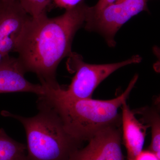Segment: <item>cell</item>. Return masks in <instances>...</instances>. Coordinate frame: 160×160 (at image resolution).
<instances>
[{
	"instance_id": "cell-1",
	"label": "cell",
	"mask_w": 160,
	"mask_h": 160,
	"mask_svg": "<svg viewBox=\"0 0 160 160\" xmlns=\"http://www.w3.org/2000/svg\"><path fill=\"white\" fill-rule=\"evenodd\" d=\"M88 6L84 1L66 9L62 15L49 18L46 12L30 17L21 33L15 52L26 72L37 74L41 82L57 88L59 64L71 51L77 32L85 25Z\"/></svg>"
},
{
	"instance_id": "cell-2",
	"label": "cell",
	"mask_w": 160,
	"mask_h": 160,
	"mask_svg": "<svg viewBox=\"0 0 160 160\" xmlns=\"http://www.w3.org/2000/svg\"><path fill=\"white\" fill-rule=\"evenodd\" d=\"M138 78V75H135L126 90L111 100L68 98L61 93V86L53 88L43 84L45 94L40 96L57 112L69 134L83 142L104 128L122 126V113L118 109L129 98Z\"/></svg>"
},
{
	"instance_id": "cell-3",
	"label": "cell",
	"mask_w": 160,
	"mask_h": 160,
	"mask_svg": "<svg viewBox=\"0 0 160 160\" xmlns=\"http://www.w3.org/2000/svg\"><path fill=\"white\" fill-rule=\"evenodd\" d=\"M38 112L25 117L8 111L6 117L22 123L27 138L28 160H70L83 142L73 138L65 128L57 112L42 97L38 101Z\"/></svg>"
},
{
	"instance_id": "cell-4",
	"label": "cell",
	"mask_w": 160,
	"mask_h": 160,
	"mask_svg": "<svg viewBox=\"0 0 160 160\" xmlns=\"http://www.w3.org/2000/svg\"><path fill=\"white\" fill-rule=\"evenodd\" d=\"M142 60V57L136 55L120 62L95 65L85 62L80 55L72 52L69 56L67 65L69 71L75 74L68 88L62 89L61 86L60 91L68 98H92L96 88L110 74L124 66L139 63Z\"/></svg>"
},
{
	"instance_id": "cell-5",
	"label": "cell",
	"mask_w": 160,
	"mask_h": 160,
	"mask_svg": "<svg viewBox=\"0 0 160 160\" xmlns=\"http://www.w3.org/2000/svg\"><path fill=\"white\" fill-rule=\"evenodd\" d=\"M147 0H116L99 12L86 14L85 28L101 34L110 47L116 45L117 32L132 17L147 10Z\"/></svg>"
},
{
	"instance_id": "cell-6",
	"label": "cell",
	"mask_w": 160,
	"mask_h": 160,
	"mask_svg": "<svg viewBox=\"0 0 160 160\" xmlns=\"http://www.w3.org/2000/svg\"><path fill=\"white\" fill-rule=\"evenodd\" d=\"M88 142L85 148L75 152L70 160H126L121 146V126L101 129Z\"/></svg>"
},
{
	"instance_id": "cell-7",
	"label": "cell",
	"mask_w": 160,
	"mask_h": 160,
	"mask_svg": "<svg viewBox=\"0 0 160 160\" xmlns=\"http://www.w3.org/2000/svg\"><path fill=\"white\" fill-rule=\"evenodd\" d=\"M30 17L18 0H1L0 54L9 52L17 46L20 35Z\"/></svg>"
},
{
	"instance_id": "cell-8",
	"label": "cell",
	"mask_w": 160,
	"mask_h": 160,
	"mask_svg": "<svg viewBox=\"0 0 160 160\" xmlns=\"http://www.w3.org/2000/svg\"><path fill=\"white\" fill-rule=\"evenodd\" d=\"M17 58L8 56L0 59V93L28 92L38 96L45 94L41 84H35L26 79V73Z\"/></svg>"
},
{
	"instance_id": "cell-9",
	"label": "cell",
	"mask_w": 160,
	"mask_h": 160,
	"mask_svg": "<svg viewBox=\"0 0 160 160\" xmlns=\"http://www.w3.org/2000/svg\"><path fill=\"white\" fill-rule=\"evenodd\" d=\"M122 109V139L127 150V160H135L142 151L146 131L149 126L141 123L126 104L123 102Z\"/></svg>"
},
{
	"instance_id": "cell-10",
	"label": "cell",
	"mask_w": 160,
	"mask_h": 160,
	"mask_svg": "<svg viewBox=\"0 0 160 160\" xmlns=\"http://www.w3.org/2000/svg\"><path fill=\"white\" fill-rule=\"evenodd\" d=\"M160 106L157 105L139 108L132 110L134 114L142 117V123L151 128V142L149 150L160 158Z\"/></svg>"
},
{
	"instance_id": "cell-11",
	"label": "cell",
	"mask_w": 160,
	"mask_h": 160,
	"mask_svg": "<svg viewBox=\"0 0 160 160\" xmlns=\"http://www.w3.org/2000/svg\"><path fill=\"white\" fill-rule=\"evenodd\" d=\"M26 145L18 142L0 129V160H28Z\"/></svg>"
},
{
	"instance_id": "cell-12",
	"label": "cell",
	"mask_w": 160,
	"mask_h": 160,
	"mask_svg": "<svg viewBox=\"0 0 160 160\" xmlns=\"http://www.w3.org/2000/svg\"><path fill=\"white\" fill-rule=\"evenodd\" d=\"M21 6L29 15L32 18L37 17L46 12L47 7L51 3V0H18Z\"/></svg>"
},
{
	"instance_id": "cell-13",
	"label": "cell",
	"mask_w": 160,
	"mask_h": 160,
	"mask_svg": "<svg viewBox=\"0 0 160 160\" xmlns=\"http://www.w3.org/2000/svg\"><path fill=\"white\" fill-rule=\"evenodd\" d=\"M84 0H51L54 6L66 9H72L79 4Z\"/></svg>"
},
{
	"instance_id": "cell-14",
	"label": "cell",
	"mask_w": 160,
	"mask_h": 160,
	"mask_svg": "<svg viewBox=\"0 0 160 160\" xmlns=\"http://www.w3.org/2000/svg\"><path fill=\"white\" fill-rule=\"evenodd\" d=\"M116 0H99L98 3L92 7H88L87 13L89 14H94L104 9L106 6L114 3Z\"/></svg>"
},
{
	"instance_id": "cell-15",
	"label": "cell",
	"mask_w": 160,
	"mask_h": 160,
	"mask_svg": "<svg viewBox=\"0 0 160 160\" xmlns=\"http://www.w3.org/2000/svg\"><path fill=\"white\" fill-rule=\"evenodd\" d=\"M135 160H160V158L150 150H142L138 155Z\"/></svg>"
},
{
	"instance_id": "cell-16",
	"label": "cell",
	"mask_w": 160,
	"mask_h": 160,
	"mask_svg": "<svg viewBox=\"0 0 160 160\" xmlns=\"http://www.w3.org/2000/svg\"><path fill=\"white\" fill-rule=\"evenodd\" d=\"M1 0H0V2H1Z\"/></svg>"
}]
</instances>
